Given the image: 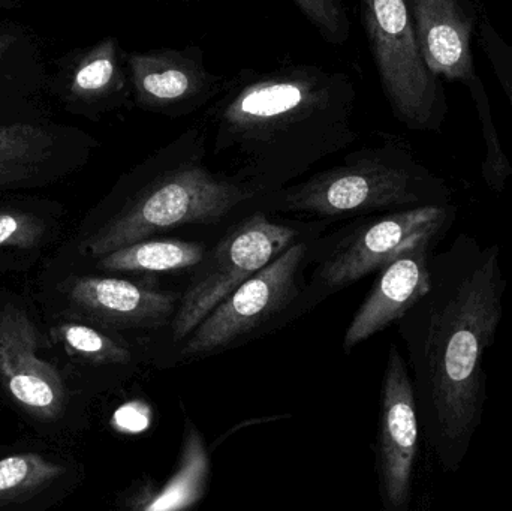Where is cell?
Instances as JSON below:
<instances>
[{
    "label": "cell",
    "instance_id": "obj_1",
    "mask_svg": "<svg viewBox=\"0 0 512 511\" xmlns=\"http://www.w3.org/2000/svg\"><path fill=\"white\" fill-rule=\"evenodd\" d=\"M429 291L403 315L427 441L445 473H459L483 423L484 356L504 318L508 282L496 243L459 234L430 261Z\"/></svg>",
    "mask_w": 512,
    "mask_h": 511
},
{
    "label": "cell",
    "instance_id": "obj_2",
    "mask_svg": "<svg viewBox=\"0 0 512 511\" xmlns=\"http://www.w3.org/2000/svg\"><path fill=\"white\" fill-rule=\"evenodd\" d=\"M358 90L348 72L319 65L240 69L204 108L207 149L261 192L358 140Z\"/></svg>",
    "mask_w": 512,
    "mask_h": 511
},
{
    "label": "cell",
    "instance_id": "obj_10",
    "mask_svg": "<svg viewBox=\"0 0 512 511\" xmlns=\"http://www.w3.org/2000/svg\"><path fill=\"white\" fill-rule=\"evenodd\" d=\"M48 95L72 116L99 122L134 105L126 53L114 36L74 48L54 62Z\"/></svg>",
    "mask_w": 512,
    "mask_h": 511
},
{
    "label": "cell",
    "instance_id": "obj_11",
    "mask_svg": "<svg viewBox=\"0 0 512 511\" xmlns=\"http://www.w3.org/2000/svg\"><path fill=\"white\" fill-rule=\"evenodd\" d=\"M420 414L405 360L391 347L381 393L378 456L382 498L388 510H406L420 450Z\"/></svg>",
    "mask_w": 512,
    "mask_h": 511
},
{
    "label": "cell",
    "instance_id": "obj_22",
    "mask_svg": "<svg viewBox=\"0 0 512 511\" xmlns=\"http://www.w3.org/2000/svg\"><path fill=\"white\" fill-rule=\"evenodd\" d=\"M328 44L342 45L351 35L346 0H292Z\"/></svg>",
    "mask_w": 512,
    "mask_h": 511
},
{
    "label": "cell",
    "instance_id": "obj_3",
    "mask_svg": "<svg viewBox=\"0 0 512 511\" xmlns=\"http://www.w3.org/2000/svg\"><path fill=\"white\" fill-rule=\"evenodd\" d=\"M207 156L206 126L198 119L123 177L119 206L87 240V251L99 258L171 228L213 224L259 194L210 170Z\"/></svg>",
    "mask_w": 512,
    "mask_h": 511
},
{
    "label": "cell",
    "instance_id": "obj_21",
    "mask_svg": "<svg viewBox=\"0 0 512 511\" xmlns=\"http://www.w3.org/2000/svg\"><path fill=\"white\" fill-rule=\"evenodd\" d=\"M63 473L59 465L45 461L41 456H9L0 461V503L23 497L27 492H35L53 482Z\"/></svg>",
    "mask_w": 512,
    "mask_h": 511
},
{
    "label": "cell",
    "instance_id": "obj_14",
    "mask_svg": "<svg viewBox=\"0 0 512 511\" xmlns=\"http://www.w3.org/2000/svg\"><path fill=\"white\" fill-rule=\"evenodd\" d=\"M48 75L38 36L0 14V126L51 119Z\"/></svg>",
    "mask_w": 512,
    "mask_h": 511
},
{
    "label": "cell",
    "instance_id": "obj_5",
    "mask_svg": "<svg viewBox=\"0 0 512 511\" xmlns=\"http://www.w3.org/2000/svg\"><path fill=\"white\" fill-rule=\"evenodd\" d=\"M360 15L394 116L414 131H439L444 90L421 56L408 0H360Z\"/></svg>",
    "mask_w": 512,
    "mask_h": 511
},
{
    "label": "cell",
    "instance_id": "obj_27",
    "mask_svg": "<svg viewBox=\"0 0 512 511\" xmlns=\"http://www.w3.org/2000/svg\"><path fill=\"white\" fill-rule=\"evenodd\" d=\"M185 2H192V0H185Z\"/></svg>",
    "mask_w": 512,
    "mask_h": 511
},
{
    "label": "cell",
    "instance_id": "obj_13",
    "mask_svg": "<svg viewBox=\"0 0 512 511\" xmlns=\"http://www.w3.org/2000/svg\"><path fill=\"white\" fill-rule=\"evenodd\" d=\"M441 239L444 237H426L382 267L372 291L346 330V350L381 332L394 321L402 320L403 315L429 291L432 284L430 261L433 249Z\"/></svg>",
    "mask_w": 512,
    "mask_h": 511
},
{
    "label": "cell",
    "instance_id": "obj_12",
    "mask_svg": "<svg viewBox=\"0 0 512 511\" xmlns=\"http://www.w3.org/2000/svg\"><path fill=\"white\" fill-rule=\"evenodd\" d=\"M459 207L426 204L406 207L360 228L354 239L322 267V278L330 285H346L381 270L411 246L426 237H444L457 219Z\"/></svg>",
    "mask_w": 512,
    "mask_h": 511
},
{
    "label": "cell",
    "instance_id": "obj_19",
    "mask_svg": "<svg viewBox=\"0 0 512 511\" xmlns=\"http://www.w3.org/2000/svg\"><path fill=\"white\" fill-rule=\"evenodd\" d=\"M209 459L200 432L188 423L179 467L164 489L144 503L140 509L149 511L182 510L194 506L206 491Z\"/></svg>",
    "mask_w": 512,
    "mask_h": 511
},
{
    "label": "cell",
    "instance_id": "obj_8",
    "mask_svg": "<svg viewBox=\"0 0 512 511\" xmlns=\"http://www.w3.org/2000/svg\"><path fill=\"white\" fill-rule=\"evenodd\" d=\"M126 65L135 107L170 119L204 110L227 80L207 68L198 45L131 51Z\"/></svg>",
    "mask_w": 512,
    "mask_h": 511
},
{
    "label": "cell",
    "instance_id": "obj_16",
    "mask_svg": "<svg viewBox=\"0 0 512 511\" xmlns=\"http://www.w3.org/2000/svg\"><path fill=\"white\" fill-rule=\"evenodd\" d=\"M421 56L435 77L471 81L475 15L465 0H408Z\"/></svg>",
    "mask_w": 512,
    "mask_h": 511
},
{
    "label": "cell",
    "instance_id": "obj_24",
    "mask_svg": "<svg viewBox=\"0 0 512 511\" xmlns=\"http://www.w3.org/2000/svg\"><path fill=\"white\" fill-rule=\"evenodd\" d=\"M480 42L484 54L495 72L499 86L507 96L512 116V45L493 27L487 15L480 20Z\"/></svg>",
    "mask_w": 512,
    "mask_h": 511
},
{
    "label": "cell",
    "instance_id": "obj_9",
    "mask_svg": "<svg viewBox=\"0 0 512 511\" xmlns=\"http://www.w3.org/2000/svg\"><path fill=\"white\" fill-rule=\"evenodd\" d=\"M304 245H292L228 294L191 333L183 354L200 356L227 347L282 311L297 294Z\"/></svg>",
    "mask_w": 512,
    "mask_h": 511
},
{
    "label": "cell",
    "instance_id": "obj_23",
    "mask_svg": "<svg viewBox=\"0 0 512 511\" xmlns=\"http://www.w3.org/2000/svg\"><path fill=\"white\" fill-rule=\"evenodd\" d=\"M62 333L68 347L95 362L128 363L131 360L128 350L90 327L69 324Z\"/></svg>",
    "mask_w": 512,
    "mask_h": 511
},
{
    "label": "cell",
    "instance_id": "obj_4",
    "mask_svg": "<svg viewBox=\"0 0 512 511\" xmlns=\"http://www.w3.org/2000/svg\"><path fill=\"white\" fill-rule=\"evenodd\" d=\"M454 192L396 143L361 147L339 165L280 192L291 212L319 216L453 203Z\"/></svg>",
    "mask_w": 512,
    "mask_h": 511
},
{
    "label": "cell",
    "instance_id": "obj_18",
    "mask_svg": "<svg viewBox=\"0 0 512 511\" xmlns=\"http://www.w3.org/2000/svg\"><path fill=\"white\" fill-rule=\"evenodd\" d=\"M204 254L200 243L144 239L102 255L99 267L110 272H173L198 266Z\"/></svg>",
    "mask_w": 512,
    "mask_h": 511
},
{
    "label": "cell",
    "instance_id": "obj_6",
    "mask_svg": "<svg viewBox=\"0 0 512 511\" xmlns=\"http://www.w3.org/2000/svg\"><path fill=\"white\" fill-rule=\"evenodd\" d=\"M295 233L285 225L255 213L236 227L210 252L180 299L173 320V338H188L198 324L246 279L291 246Z\"/></svg>",
    "mask_w": 512,
    "mask_h": 511
},
{
    "label": "cell",
    "instance_id": "obj_25",
    "mask_svg": "<svg viewBox=\"0 0 512 511\" xmlns=\"http://www.w3.org/2000/svg\"><path fill=\"white\" fill-rule=\"evenodd\" d=\"M44 221L15 206H0V246L30 248L41 239Z\"/></svg>",
    "mask_w": 512,
    "mask_h": 511
},
{
    "label": "cell",
    "instance_id": "obj_20",
    "mask_svg": "<svg viewBox=\"0 0 512 511\" xmlns=\"http://www.w3.org/2000/svg\"><path fill=\"white\" fill-rule=\"evenodd\" d=\"M465 86L468 87L472 101L477 108L478 119H480L481 129H483L484 144H486V158L481 167V174H483L486 185L492 191L501 194L512 179V167L504 146H502L501 138H499L498 129H496L492 102H490L480 75H475Z\"/></svg>",
    "mask_w": 512,
    "mask_h": 511
},
{
    "label": "cell",
    "instance_id": "obj_17",
    "mask_svg": "<svg viewBox=\"0 0 512 511\" xmlns=\"http://www.w3.org/2000/svg\"><path fill=\"white\" fill-rule=\"evenodd\" d=\"M69 299L84 314L116 327H155L176 312L177 294L162 293L114 278H81Z\"/></svg>",
    "mask_w": 512,
    "mask_h": 511
},
{
    "label": "cell",
    "instance_id": "obj_26",
    "mask_svg": "<svg viewBox=\"0 0 512 511\" xmlns=\"http://www.w3.org/2000/svg\"><path fill=\"white\" fill-rule=\"evenodd\" d=\"M24 0H0V14L12 11V9L18 8L23 5Z\"/></svg>",
    "mask_w": 512,
    "mask_h": 511
},
{
    "label": "cell",
    "instance_id": "obj_15",
    "mask_svg": "<svg viewBox=\"0 0 512 511\" xmlns=\"http://www.w3.org/2000/svg\"><path fill=\"white\" fill-rule=\"evenodd\" d=\"M36 330L15 308L0 315V378L12 398L39 419L62 413L65 389L53 366L36 354Z\"/></svg>",
    "mask_w": 512,
    "mask_h": 511
},
{
    "label": "cell",
    "instance_id": "obj_7",
    "mask_svg": "<svg viewBox=\"0 0 512 511\" xmlns=\"http://www.w3.org/2000/svg\"><path fill=\"white\" fill-rule=\"evenodd\" d=\"M99 146L84 129L53 119L0 126V198L66 179L80 171Z\"/></svg>",
    "mask_w": 512,
    "mask_h": 511
}]
</instances>
